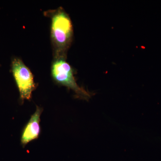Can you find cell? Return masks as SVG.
<instances>
[{"mask_svg":"<svg viewBox=\"0 0 161 161\" xmlns=\"http://www.w3.org/2000/svg\"><path fill=\"white\" fill-rule=\"evenodd\" d=\"M51 19V38L54 57L65 59L66 53L71 42L73 26L71 20L61 7L47 12Z\"/></svg>","mask_w":161,"mask_h":161,"instance_id":"6da1fadb","label":"cell"},{"mask_svg":"<svg viewBox=\"0 0 161 161\" xmlns=\"http://www.w3.org/2000/svg\"><path fill=\"white\" fill-rule=\"evenodd\" d=\"M51 75L57 83L73 90L79 97L88 99L91 95L76 82L71 66L64 58L54 59L51 66Z\"/></svg>","mask_w":161,"mask_h":161,"instance_id":"7a4b0ae2","label":"cell"},{"mask_svg":"<svg viewBox=\"0 0 161 161\" xmlns=\"http://www.w3.org/2000/svg\"><path fill=\"white\" fill-rule=\"evenodd\" d=\"M12 71L22 101L30 100L36 88L33 75L21 59L14 58L12 62Z\"/></svg>","mask_w":161,"mask_h":161,"instance_id":"3957f363","label":"cell"},{"mask_svg":"<svg viewBox=\"0 0 161 161\" xmlns=\"http://www.w3.org/2000/svg\"><path fill=\"white\" fill-rule=\"evenodd\" d=\"M43 109L37 106L36 112L32 115L23 130L21 136V143L23 146L39 137L40 132V115Z\"/></svg>","mask_w":161,"mask_h":161,"instance_id":"277c9868","label":"cell"}]
</instances>
